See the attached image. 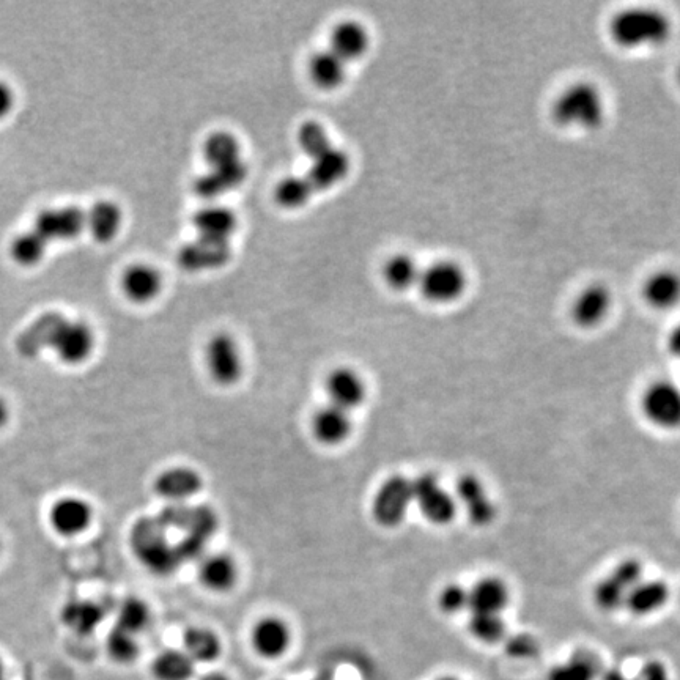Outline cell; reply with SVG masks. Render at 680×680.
I'll return each instance as SVG.
<instances>
[{"instance_id": "obj_17", "label": "cell", "mask_w": 680, "mask_h": 680, "mask_svg": "<svg viewBox=\"0 0 680 680\" xmlns=\"http://www.w3.org/2000/svg\"><path fill=\"white\" fill-rule=\"evenodd\" d=\"M457 496L465 506L466 514L477 526H487L495 520L496 507L488 498L487 490L479 477L465 474L457 484Z\"/></svg>"}, {"instance_id": "obj_21", "label": "cell", "mask_w": 680, "mask_h": 680, "mask_svg": "<svg viewBox=\"0 0 680 680\" xmlns=\"http://www.w3.org/2000/svg\"><path fill=\"white\" fill-rule=\"evenodd\" d=\"M122 289L137 304L150 303L163 289V278L152 265H133L123 273Z\"/></svg>"}, {"instance_id": "obj_44", "label": "cell", "mask_w": 680, "mask_h": 680, "mask_svg": "<svg viewBox=\"0 0 680 680\" xmlns=\"http://www.w3.org/2000/svg\"><path fill=\"white\" fill-rule=\"evenodd\" d=\"M536 641L529 636H518L509 643V652L514 657H531L536 652Z\"/></svg>"}, {"instance_id": "obj_13", "label": "cell", "mask_w": 680, "mask_h": 680, "mask_svg": "<svg viewBox=\"0 0 680 680\" xmlns=\"http://www.w3.org/2000/svg\"><path fill=\"white\" fill-rule=\"evenodd\" d=\"M325 389L329 397V405H334L348 413L350 410L361 407L367 394L363 377L350 367L334 369L326 378Z\"/></svg>"}, {"instance_id": "obj_3", "label": "cell", "mask_w": 680, "mask_h": 680, "mask_svg": "<svg viewBox=\"0 0 680 680\" xmlns=\"http://www.w3.org/2000/svg\"><path fill=\"white\" fill-rule=\"evenodd\" d=\"M418 287L430 303L448 304L465 293L468 276L459 263L440 260L421 271Z\"/></svg>"}, {"instance_id": "obj_15", "label": "cell", "mask_w": 680, "mask_h": 680, "mask_svg": "<svg viewBox=\"0 0 680 680\" xmlns=\"http://www.w3.org/2000/svg\"><path fill=\"white\" fill-rule=\"evenodd\" d=\"M248 177V167L243 159L227 166L210 167L205 174L199 175L194 182V191L202 199L215 200L222 194L240 188Z\"/></svg>"}, {"instance_id": "obj_12", "label": "cell", "mask_w": 680, "mask_h": 680, "mask_svg": "<svg viewBox=\"0 0 680 680\" xmlns=\"http://www.w3.org/2000/svg\"><path fill=\"white\" fill-rule=\"evenodd\" d=\"M92 520V506L79 496H63L49 510L52 529L63 537H76L85 533L92 525Z\"/></svg>"}, {"instance_id": "obj_28", "label": "cell", "mask_w": 680, "mask_h": 680, "mask_svg": "<svg viewBox=\"0 0 680 680\" xmlns=\"http://www.w3.org/2000/svg\"><path fill=\"white\" fill-rule=\"evenodd\" d=\"M309 76L320 89H339L347 78V62L336 56L331 49L317 52L309 62Z\"/></svg>"}, {"instance_id": "obj_54", "label": "cell", "mask_w": 680, "mask_h": 680, "mask_svg": "<svg viewBox=\"0 0 680 680\" xmlns=\"http://www.w3.org/2000/svg\"><path fill=\"white\" fill-rule=\"evenodd\" d=\"M443 680H455V679H443Z\"/></svg>"}, {"instance_id": "obj_1", "label": "cell", "mask_w": 680, "mask_h": 680, "mask_svg": "<svg viewBox=\"0 0 680 680\" xmlns=\"http://www.w3.org/2000/svg\"><path fill=\"white\" fill-rule=\"evenodd\" d=\"M553 119L562 128L594 131L605 122V98L597 85L577 82L567 87L553 104Z\"/></svg>"}, {"instance_id": "obj_51", "label": "cell", "mask_w": 680, "mask_h": 680, "mask_svg": "<svg viewBox=\"0 0 680 680\" xmlns=\"http://www.w3.org/2000/svg\"><path fill=\"white\" fill-rule=\"evenodd\" d=\"M0 680H5V677H4V665H2V660H0Z\"/></svg>"}, {"instance_id": "obj_6", "label": "cell", "mask_w": 680, "mask_h": 680, "mask_svg": "<svg viewBox=\"0 0 680 680\" xmlns=\"http://www.w3.org/2000/svg\"><path fill=\"white\" fill-rule=\"evenodd\" d=\"M210 377L221 386H232L243 377V355L237 340L230 334L218 333L211 337L205 352Z\"/></svg>"}, {"instance_id": "obj_48", "label": "cell", "mask_w": 680, "mask_h": 680, "mask_svg": "<svg viewBox=\"0 0 680 680\" xmlns=\"http://www.w3.org/2000/svg\"><path fill=\"white\" fill-rule=\"evenodd\" d=\"M8 419H10V408H8L7 402L0 397V430L7 425Z\"/></svg>"}, {"instance_id": "obj_10", "label": "cell", "mask_w": 680, "mask_h": 680, "mask_svg": "<svg viewBox=\"0 0 680 680\" xmlns=\"http://www.w3.org/2000/svg\"><path fill=\"white\" fill-rule=\"evenodd\" d=\"M133 547L148 569L167 573L175 569L178 556L166 545L161 528L152 522H139L133 531Z\"/></svg>"}, {"instance_id": "obj_2", "label": "cell", "mask_w": 680, "mask_h": 680, "mask_svg": "<svg viewBox=\"0 0 680 680\" xmlns=\"http://www.w3.org/2000/svg\"><path fill=\"white\" fill-rule=\"evenodd\" d=\"M610 34L614 43L625 49L660 46L669 40L671 21L652 8H630L614 16Z\"/></svg>"}, {"instance_id": "obj_8", "label": "cell", "mask_w": 680, "mask_h": 680, "mask_svg": "<svg viewBox=\"0 0 680 680\" xmlns=\"http://www.w3.org/2000/svg\"><path fill=\"white\" fill-rule=\"evenodd\" d=\"M643 580V566L636 559H625L614 567L595 588L594 599L602 610L614 611L625 605L627 595Z\"/></svg>"}, {"instance_id": "obj_5", "label": "cell", "mask_w": 680, "mask_h": 680, "mask_svg": "<svg viewBox=\"0 0 680 680\" xmlns=\"http://www.w3.org/2000/svg\"><path fill=\"white\" fill-rule=\"evenodd\" d=\"M413 504V482L407 477L392 476L378 488L372 504V512L377 523L385 528H394L407 517Z\"/></svg>"}, {"instance_id": "obj_11", "label": "cell", "mask_w": 680, "mask_h": 680, "mask_svg": "<svg viewBox=\"0 0 680 680\" xmlns=\"http://www.w3.org/2000/svg\"><path fill=\"white\" fill-rule=\"evenodd\" d=\"M230 257H232V248H230L229 241L202 237L189 241L178 251L177 255L180 267L191 273L226 267Z\"/></svg>"}, {"instance_id": "obj_14", "label": "cell", "mask_w": 680, "mask_h": 680, "mask_svg": "<svg viewBox=\"0 0 680 680\" xmlns=\"http://www.w3.org/2000/svg\"><path fill=\"white\" fill-rule=\"evenodd\" d=\"M87 227V215L79 208L43 211L38 216L35 232L46 241L73 240Z\"/></svg>"}, {"instance_id": "obj_4", "label": "cell", "mask_w": 680, "mask_h": 680, "mask_svg": "<svg viewBox=\"0 0 680 680\" xmlns=\"http://www.w3.org/2000/svg\"><path fill=\"white\" fill-rule=\"evenodd\" d=\"M48 348L56 353L62 363L76 366L90 358L95 348V336L89 325L82 322H71L59 315L56 325L49 334Z\"/></svg>"}, {"instance_id": "obj_33", "label": "cell", "mask_w": 680, "mask_h": 680, "mask_svg": "<svg viewBox=\"0 0 680 680\" xmlns=\"http://www.w3.org/2000/svg\"><path fill=\"white\" fill-rule=\"evenodd\" d=\"M204 155L210 167L227 166L241 161V145L237 137L227 131H216L207 137Z\"/></svg>"}, {"instance_id": "obj_16", "label": "cell", "mask_w": 680, "mask_h": 680, "mask_svg": "<svg viewBox=\"0 0 680 680\" xmlns=\"http://www.w3.org/2000/svg\"><path fill=\"white\" fill-rule=\"evenodd\" d=\"M613 296L607 285L591 284L577 296L572 306V317L581 328H594L610 312Z\"/></svg>"}, {"instance_id": "obj_23", "label": "cell", "mask_w": 680, "mask_h": 680, "mask_svg": "<svg viewBox=\"0 0 680 680\" xmlns=\"http://www.w3.org/2000/svg\"><path fill=\"white\" fill-rule=\"evenodd\" d=\"M290 638L289 625L273 616L257 622L252 632L254 649L265 658L281 657L289 649Z\"/></svg>"}, {"instance_id": "obj_39", "label": "cell", "mask_w": 680, "mask_h": 680, "mask_svg": "<svg viewBox=\"0 0 680 680\" xmlns=\"http://www.w3.org/2000/svg\"><path fill=\"white\" fill-rule=\"evenodd\" d=\"M296 139H298L301 150L311 159L317 158L333 147V144L329 141L328 131L325 130L322 123L318 122L303 123L298 130Z\"/></svg>"}, {"instance_id": "obj_52", "label": "cell", "mask_w": 680, "mask_h": 680, "mask_svg": "<svg viewBox=\"0 0 680 680\" xmlns=\"http://www.w3.org/2000/svg\"><path fill=\"white\" fill-rule=\"evenodd\" d=\"M677 79H679V84H680V68H679V74H677Z\"/></svg>"}, {"instance_id": "obj_41", "label": "cell", "mask_w": 680, "mask_h": 680, "mask_svg": "<svg viewBox=\"0 0 680 680\" xmlns=\"http://www.w3.org/2000/svg\"><path fill=\"white\" fill-rule=\"evenodd\" d=\"M470 630L477 640L495 643L503 638L506 624L498 614H471Z\"/></svg>"}, {"instance_id": "obj_9", "label": "cell", "mask_w": 680, "mask_h": 680, "mask_svg": "<svg viewBox=\"0 0 680 680\" xmlns=\"http://www.w3.org/2000/svg\"><path fill=\"white\" fill-rule=\"evenodd\" d=\"M646 418L662 429L680 427V389L671 381H654L641 402Z\"/></svg>"}, {"instance_id": "obj_24", "label": "cell", "mask_w": 680, "mask_h": 680, "mask_svg": "<svg viewBox=\"0 0 680 680\" xmlns=\"http://www.w3.org/2000/svg\"><path fill=\"white\" fill-rule=\"evenodd\" d=\"M370 37L358 21H342L331 32V51L344 62L363 57L369 49Z\"/></svg>"}, {"instance_id": "obj_7", "label": "cell", "mask_w": 680, "mask_h": 680, "mask_svg": "<svg viewBox=\"0 0 680 680\" xmlns=\"http://www.w3.org/2000/svg\"><path fill=\"white\" fill-rule=\"evenodd\" d=\"M413 503L418 504L419 510L433 525H448L455 518L457 504L440 485L437 476L425 473L414 479Z\"/></svg>"}, {"instance_id": "obj_27", "label": "cell", "mask_w": 680, "mask_h": 680, "mask_svg": "<svg viewBox=\"0 0 680 680\" xmlns=\"http://www.w3.org/2000/svg\"><path fill=\"white\" fill-rule=\"evenodd\" d=\"M644 298L655 309H671L680 303V274L674 270H660L644 284Z\"/></svg>"}, {"instance_id": "obj_22", "label": "cell", "mask_w": 680, "mask_h": 680, "mask_svg": "<svg viewBox=\"0 0 680 680\" xmlns=\"http://www.w3.org/2000/svg\"><path fill=\"white\" fill-rule=\"evenodd\" d=\"M468 610L471 614H498L509 602V589L499 578H482L468 589Z\"/></svg>"}, {"instance_id": "obj_25", "label": "cell", "mask_w": 680, "mask_h": 680, "mask_svg": "<svg viewBox=\"0 0 680 680\" xmlns=\"http://www.w3.org/2000/svg\"><path fill=\"white\" fill-rule=\"evenodd\" d=\"M193 222L199 237L210 240L229 241L238 226V218L232 210L215 204L200 208Z\"/></svg>"}, {"instance_id": "obj_43", "label": "cell", "mask_w": 680, "mask_h": 680, "mask_svg": "<svg viewBox=\"0 0 680 680\" xmlns=\"http://www.w3.org/2000/svg\"><path fill=\"white\" fill-rule=\"evenodd\" d=\"M468 589L463 588L460 584L451 583L441 589L438 595V605L444 613L454 614L468 608Z\"/></svg>"}, {"instance_id": "obj_40", "label": "cell", "mask_w": 680, "mask_h": 680, "mask_svg": "<svg viewBox=\"0 0 680 680\" xmlns=\"http://www.w3.org/2000/svg\"><path fill=\"white\" fill-rule=\"evenodd\" d=\"M599 673L594 658L589 655H577L566 665L556 666L548 680H594Z\"/></svg>"}, {"instance_id": "obj_37", "label": "cell", "mask_w": 680, "mask_h": 680, "mask_svg": "<svg viewBox=\"0 0 680 680\" xmlns=\"http://www.w3.org/2000/svg\"><path fill=\"white\" fill-rule=\"evenodd\" d=\"M48 241L41 237L40 233L32 232L23 233L19 235L12 244V255L16 262L21 263L24 267H32L37 265L46 252Z\"/></svg>"}, {"instance_id": "obj_34", "label": "cell", "mask_w": 680, "mask_h": 680, "mask_svg": "<svg viewBox=\"0 0 680 680\" xmlns=\"http://www.w3.org/2000/svg\"><path fill=\"white\" fill-rule=\"evenodd\" d=\"M185 652L194 663L213 662L221 654V641L210 629L194 627L185 633Z\"/></svg>"}, {"instance_id": "obj_32", "label": "cell", "mask_w": 680, "mask_h": 680, "mask_svg": "<svg viewBox=\"0 0 680 680\" xmlns=\"http://www.w3.org/2000/svg\"><path fill=\"white\" fill-rule=\"evenodd\" d=\"M421 268L418 262L408 254L392 255L383 268V278L392 290L405 292L416 287L421 278Z\"/></svg>"}, {"instance_id": "obj_49", "label": "cell", "mask_w": 680, "mask_h": 680, "mask_svg": "<svg viewBox=\"0 0 680 680\" xmlns=\"http://www.w3.org/2000/svg\"><path fill=\"white\" fill-rule=\"evenodd\" d=\"M605 680H627V679H625V677L622 676L621 673H618V671H610V673H607V676H605Z\"/></svg>"}, {"instance_id": "obj_50", "label": "cell", "mask_w": 680, "mask_h": 680, "mask_svg": "<svg viewBox=\"0 0 680 680\" xmlns=\"http://www.w3.org/2000/svg\"><path fill=\"white\" fill-rule=\"evenodd\" d=\"M200 680H229L226 676H222L219 673H210L207 676L202 677Z\"/></svg>"}, {"instance_id": "obj_47", "label": "cell", "mask_w": 680, "mask_h": 680, "mask_svg": "<svg viewBox=\"0 0 680 680\" xmlns=\"http://www.w3.org/2000/svg\"><path fill=\"white\" fill-rule=\"evenodd\" d=\"M669 352L680 358V325L671 331L668 339Z\"/></svg>"}, {"instance_id": "obj_30", "label": "cell", "mask_w": 680, "mask_h": 680, "mask_svg": "<svg viewBox=\"0 0 680 680\" xmlns=\"http://www.w3.org/2000/svg\"><path fill=\"white\" fill-rule=\"evenodd\" d=\"M668 597L669 589L663 581L641 580L627 595L625 607L629 608L633 614L644 616V614H651L660 610Z\"/></svg>"}, {"instance_id": "obj_38", "label": "cell", "mask_w": 680, "mask_h": 680, "mask_svg": "<svg viewBox=\"0 0 680 680\" xmlns=\"http://www.w3.org/2000/svg\"><path fill=\"white\" fill-rule=\"evenodd\" d=\"M148 622H150V611L147 605L139 599H126L120 605L115 627L136 636L147 627Z\"/></svg>"}, {"instance_id": "obj_18", "label": "cell", "mask_w": 680, "mask_h": 680, "mask_svg": "<svg viewBox=\"0 0 680 680\" xmlns=\"http://www.w3.org/2000/svg\"><path fill=\"white\" fill-rule=\"evenodd\" d=\"M350 170V158L340 148L331 147L322 155L312 159V166L307 170V180L314 191H325L333 188L347 177Z\"/></svg>"}, {"instance_id": "obj_35", "label": "cell", "mask_w": 680, "mask_h": 680, "mask_svg": "<svg viewBox=\"0 0 680 680\" xmlns=\"http://www.w3.org/2000/svg\"><path fill=\"white\" fill-rule=\"evenodd\" d=\"M314 193V188L306 175H290L276 186V202L281 207L296 210L304 207Z\"/></svg>"}, {"instance_id": "obj_42", "label": "cell", "mask_w": 680, "mask_h": 680, "mask_svg": "<svg viewBox=\"0 0 680 680\" xmlns=\"http://www.w3.org/2000/svg\"><path fill=\"white\" fill-rule=\"evenodd\" d=\"M108 651L115 662L130 663L136 660L139 654V644L136 643L134 635L115 627L108 636Z\"/></svg>"}, {"instance_id": "obj_29", "label": "cell", "mask_w": 680, "mask_h": 680, "mask_svg": "<svg viewBox=\"0 0 680 680\" xmlns=\"http://www.w3.org/2000/svg\"><path fill=\"white\" fill-rule=\"evenodd\" d=\"M85 215H87V229L100 243L114 240L120 232L123 221L122 211L114 202H108V200L98 202Z\"/></svg>"}, {"instance_id": "obj_45", "label": "cell", "mask_w": 680, "mask_h": 680, "mask_svg": "<svg viewBox=\"0 0 680 680\" xmlns=\"http://www.w3.org/2000/svg\"><path fill=\"white\" fill-rule=\"evenodd\" d=\"M635 680H668V673L662 663L649 662L643 666Z\"/></svg>"}, {"instance_id": "obj_19", "label": "cell", "mask_w": 680, "mask_h": 680, "mask_svg": "<svg viewBox=\"0 0 680 680\" xmlns=\"http://www.w3.org/2000/svg\"><path fill=\"white\" fill-rule=\"evenodd\" d=\"M202 488V477L197 471L186 466H175L163 471L156 477L155 490L163 499L170 503H183L193 498Z\"/></svg>"}, {"instance_id": "obj_31", "label": "cell", "mask_w": 680, "mask_h": 680, "mask_svg": "<svg viewBox=\"0 0 680 680\" xmlns=\"http://www.w3.org/2000/svg\"><path fill=\"white\" fill-rule=\"evenodd\" d=\"M104 618V610L100 603L89 600H74L67 603L62 610V622L68 629L81 635H90L97 630Z\"/></svg>"}, {"instance_id": "obj_53", "label": "cell", "mask_w": 680, "mask_h": 680, "mask_svg": "<svg viewBox=\"0 0 680 680\" xmlns=\"http://www.w3.org/2000/svg\"><path fill=\"white\" fill-rule=\"evenodd\" d=\"M0 551H2V544H0Z\"/></svg>"}, {"instance_id": "obj_20", "label": "cell", "mask_w": 680, "mask_h": 680, "mask_svg": "<svg viewBox=\"0 0 680 680\" xmlns=\"http://www.w3.org/2000/svg\"><path fill=\"white\" fill-rule=\"evenodd\" d=\"M311 429L318 443L337 446L352 435L353 422L348 411L340 410L334 405H326L314 414Z\"/></svg>"}, {"instance_id": "obj_46", "label": "cell", "mask_w": 680, "mask_h": 680, "mask_svg": "<svg viewBox=\"0 0 680 680\" xmlns=\"http://www.w3.org/2000/svg\"><path fill=\"white\" fill-rule=\"evenodd\" d=\"M13 104H15V95L12 89L4 82H0V119L12 111Z\"/></svg>"}, {"instance_id": "obj_36", "label": "cell", "mask_w": 680, "mask_h": 680, "mask_svg": "<svg viewBox=\"0 0 680 680\" xmlns=\"http://www.w3.org/2000/svg\"><path fill=\"white\" fill-rule=\"evenodd\" d=\"M153 674L158 680H189L194 674V662L186 652L167 651L156 658Z\"/></svg>"}, {"instance_id": "obj_26", "label": "cell", "mask_w": 680, "mask_h": 680, "mask_svg": "<svg viewBox=\"0 0 680 680\" xmlns=\"http://www.w3.org/2000/svg\"><path fill=\"white\" fill-rule=\"evenodd\" d=\"M199 577L210 591H230L238 580L237 562L229 555L207 556L200 564Z\"/></svg>"}]
</instances>
